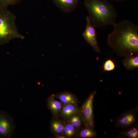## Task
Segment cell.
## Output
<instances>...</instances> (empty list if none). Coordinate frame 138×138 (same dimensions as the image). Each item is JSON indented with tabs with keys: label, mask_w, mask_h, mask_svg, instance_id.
Wrapping results in <instances>:
<instances>
[{
	"label": "cell",
	"mask_w": 138,
	"mask_h": 138,
	"mask_svg": "<svg viewBox=\"0 0 138 138\" xmlns=\"http://www.w3.org/2000/svg\"><path fill=\"white\" fill-rule=\"evenodd\" d=\"M96 93V91L91 93L80 108L79 113L82 118L84 126L94 128L93 103Z\"/></svg>",
	"instance_id": "cell-4"
},
{
	"label": "cell",
	"mask_w": 138,
	"mask_h": 138,
	"mask_svg": "<svg viewBox=\"0 0 138 138\" xmlns=\"http://www.w3.org/2000/svg\"><path fill=\"white\" fill-rule=\"evenodd\" d=\"M16 18L15 15L7 9L0 10V45L13 39L24 38L17 28Z\"/></svg>",
	"instance_id": "cell-3"
},
{
	"label": "cell",
	"mask_w": 138,
	"mask_h": 138,
	"mask_svg": "<svg viewBox=\"0 0 138 138\" xmlns=\"http://www.w3.org/2000/svg\"><path fill=\"white\" fill-rule=\"evenodd\" d=\"M67 120L68 122L78 129L83 125V119L79 112L73 114Z\"/></svg>",
	"instance_id": "cell-14"
},
{
	"label": "cell",
	"mask_w": 138,
	"mask_h": 138,
	"mask_svg": "<svg viewBox=\"0 0 138 138\" xmlns=\"http://www.w3.org/2000/svg\"><path fill=\"white\" fill-rule=\"evenodd\" d=\"M84 127L77 133L79 137L82 138H94L97 136L96 131L94 130V128Z\"/></svg>",
	"instance_id": "cell-13"
},
{
	"label": "cell",
	"mask_w": 138,
	"mask_h": 138,
	"mask_svg": "<svg viewBox=\"0 0 138 138\" xmlns=\"http://www.w3.org/2000/svg\"><path fill=\"white\" fill-rule=\"evenodd\" d=\"M122 136L128 138H137L138 137V128L137 125H134L126 130L120 133Z\"/></svg>",
	"instance_id": "cell-16"
},
{
	"label": "cell",
	"mask_w": 138,
	"mask_h": 138,
	"mask_svg": "<svg viewBox=\"0 0 138 138\" xmlns=\"http://www.w3.org/2000/svg\"><path fill=\"white\" fill-rule=\"evenodd\" d=\"M88 16L95 28L108 26L113 27L117 23V12L113 5L107 0H84Z\"/></svg>",
	"instance_id": "cell-2"
},
{
	"label": "cell",
	"mask_w": 138,
	"mask_h": 138,
	"mask_svg": "<svg viewBox=\"0 0 138 138\" xmlns=\"http://www.w3.org/2000/svg\"><path fill=\"white\" fill-rule=\"evenodd\" d=\"M86 25L82 35L85 41L96 51L100 52L99 46L97 41V32L95 28L89 21L88 16L86 17Z\"/></svg>",
	"instance_id": "cell-7"
},
{
	"label": "cell",
	"mask_w": 138,
	"mask_h": 138,
	"mask_svg": "<svg viewBox=\"0 0 138 138\" xmlns=\"http://www.w3.org/2000/svg\"><path fill=\"white\" fill-rule=\"evenodd\" d=\"M16 125L12 117L7 112L0 111V136L11 137L14 133Z\"/></svg>",
	"instance_id": "cell-5"
},
{
	"label": "cell",
	"mask_w": 138,
	"mask_h": 138,
	"mask_svg": "<svg viewBox=\"0 0 138 138\" xmlns=\"http://www.w3.org/2000/svg\"><path fill=\"white\" fill-rule=\"evenodd\" d=\"M20 1V0H0V10L7 9L8 6L16 4Z\"/></svg>",
	"instance_id": "cell-18"
},
{
	"label": "cell",
	"mask_w": 138,
	"mask_h": 138,
	"mask_svg": "<svg viewBox=\"0 0 138 138\" xmlns=\"http://www.w3.org/2000/svg\"><path fill=\"white\" fill-rule=\"evenodd\" d=\"M63 105L61 101L55 99L53 94L51 95L47 98V107L54 116H56L59 114Z\"/></svg>",
	"instance_id": "cell-10"
},
{
	"label": "cell",
	"mask_w": 138,
	"mask_h": 138,
	"mask_svg": "<svg viewBox=\"0 0 138 138\" xmlns=\"http://www.w3.org/2000/svg\"><path fill=\"white\" fill-rule=\"evenodd\" d=\"M115 67L113 61L110 59L106 60L103 65V70L105 71H110L113 70Z\"/></svg>",
	"instance_id": "cell-19"
},
{
	"label": "cell",
	"mask_w": 138,
	"mask_h": 138,
	"mask_svg": "<svg viewBox=\"0 0 138 138\" xmlns=\"http://www.w3.org/2000/svg\"><path fill=\"white\" fill-rule=\"evenodd\" d=\"M137 107L124 112L117 119L115 125L117 128H126L135 124Z\"/></svg>",
	"instance_id": "cell-6"
},
{
	"label": "cell",
	"mask_w": 138,
	"mask_h": 138,
	"mask_svg": "<svg viewBox=\"0 0 138 138\" xmlns=\"http://www.w3.org/2000/svg\"><path fill=\"white\" fill-rule=\"evenodd\" d=\"M78 129L67 121L65 123L62 134L67 138L73 137L78 133Z\"/></svg>",
	"instance_id": "cell-15"
},
{
	"label": "cell",
	"mask_w": 138,
	"mask_h": 138,
	"mask_svg": "<svg viewBox=\"0 0 138 138\" xmlns=\"http://www.w3.org/2000/svg\"><path fill=\"white\" fill-rule=\"evenodd\" d=\"M50 129L53 133L57 134H62L64 127L65 123L61 120L52 119L50 123Z\"/></svg>",
	"instance_id": "cell-12"
},
{
	"label": "cell",
	"mask_w": 138,
	"mask_h": 138,
	"mask_svg": "<svg viewBox=\"0 0 138 138\" xmlns=\"http://www.w3.org/2000/svg\"><path fill=\"white\" fill-rule=\"evenodd\" d=\"M55 138H66L67 137L63 135H61L60 134H56L55 136Z\"/></svg>",
	"instance_id": "cell-20"
},
{
	"label": "cell",
	"mask_w": 138,
	"mask_h": 138,
	"mask_svg": "<svg viewBox=\"0 0 138 138\" xmlns=\"http://www.w3.org/2000/svg\"><path fill=\"white\" fill-rule=\"evenodd\" d=\"M112 0V1H118V2H121V1L123 2V1H124L125 0Z\"/></svg>",
	"instance_id": "cell-21"
},
{
	"label": "cell",
	"mask_w": 138,
	"mask_h": 138,
	"mask_svg": "<svg viewBox=\"0 0 138 138\" xmlns=\"http://www.w3.org/2000/svg\"><path fill=\"white\" fill-rule=\"evenodd\" d=\"M76 104H63L59 113L60 116L67 119L73 114L79 112V108Z\"/></svg>",
	"instance_id": "cell-9"
},
{
	"label": "cell",
	"mask_w": 138,
	"mask_h": 138,
	"mask_svg": "<svg viewBox=\"0 0 138 138\" xmlns=\"http://www.w3.org/2000/svg\"><path fill=\"white\" fill-rule=\"evenodd\" d=\"M55 5L63 12L69 13L76 8L79 0H52Z\"/></svg>",
	"instance_id": "cell-8"
},
{
	"label": "cell",
	"mask_w": 138,
	"mask_h": 138,
	"mask_svg": "<svg viewBox=\"0 0 138 138\" xmlns=\"http://www.w3.org/2000/svg\"><path fill=\"white\" fill-rule=\"evenodd\" d=\"M108 35V43L120 53L132 54L138 51V26L126 20L116 23Z\"/></svg>",
	"instance_id": "cell-1"
},
{
	"label": "cell",
	"mask_w": 138,
	"mask_h": 138,
	"mask_svg": "<svg viewBox=\"0 0 138 138\" xmlns=\"http://www.w3.org/2000/svg\"><path fill=\"white\" fill-rule=\"evenodd\" d=\"M123 63L127 69L132 70L136 68L138 66V57L136 56L128 57L124 60Z\"/></svg>",
	"instance_id": "cell-17"
},
{
	"label": "cell",
	"mask_w": 138,
	"mask_h": 138,
	"mask_svg": "<svg viewBox=\"0 0 138 138\" xmlns=\"http://www.w3.org/2000/svg\"><path fill=\"white\" fill-rule=\"evenodd\" d=\"M55 98L59 100L63 104H76L78 102L76 97L70 92L64 91L54 95Z\"/></svg>",
	"instance_id": "cell-11"
}]
</instances>
